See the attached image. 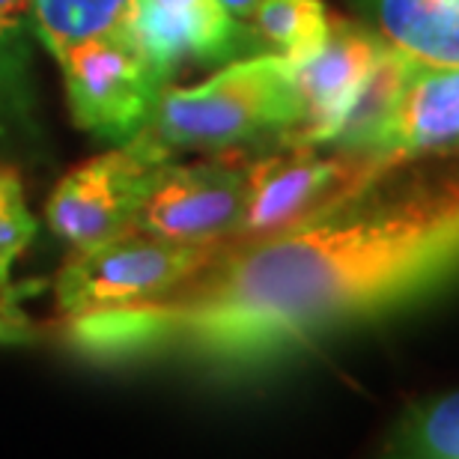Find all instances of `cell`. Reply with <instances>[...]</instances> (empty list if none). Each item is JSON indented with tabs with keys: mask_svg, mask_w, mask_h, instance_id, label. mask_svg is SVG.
I'll return each mask as SVG.
<instances>
[{
	"mask_svg": "<svg viewBox=\"0 0 459 459\" xmlns=\"http://www.w3.org/2000/svg\"><path fill=\"white\" fill-rule=\"evenodd\" d=\"M60 63L75 123L102 141L126 143L141 134L168 87L134 36H102L75 45Z\"/></svg>",
	"mask_w": 459,
	"mask_h": 459,
	"instance_id": "5",
	"label": "cell"
},
{
	"mask_svg": "<svg viewBox=\"0 0 459 459\" xmlns=\"http://www.w3.org/2000/svg\"><path fill=\"white\" fill-rule=\"evenodd\" d=\"M382 51L385 42L376 39L370 30L343 18H332L325 42L307 60L292 66L301 99V119L281 134L287 146L310 150L316 143H332L337 123L343 119L349 102L370 75Z\"/></svg>",
	"mask_w": 459,
	"mask_h": 459,
	"instance_id": "8",
	"label": "cell"
},
{
	"mask_svg": "<svg viewBox=\"0 0 459 459\" xmlns=\"http://www.w3.org/2000/svg\"><path fill=\"white\" fill-rule=\"evenodd\" d=\"M394 152H352L316 159L307 146H292V155L247 164V212L236 242L274 236L283 230L319 221L361 197L385 170L400 164Z\"/></svg>",
	"mask_w": 459,
	"mask_h": 459,
	"instance_id": "4",
	"label": "cell"
},
{
	"mask_svg": "<svg viewBox=\"0 0 459 459\" xmlns=\"http://www.w3.org/2000/svg\"><path fill=\"white\" fill-rule=\"evenodd\" d=\"M301 119L292 63L274 51L230 60L195 87H164L146 123L168 150H224L265 132L283 134Z\"/></svg>",
	"mask_w": 459,
	"mask_h": 459,
	"instance_id": "2",
	"label": "cell"
},
{
	"mask_svg": "<svg viewBox=\"0 0 459 459\" xmlns=\"http://www.w3.org/2000/svg\"><path fill=\"white\" fill-rule=\"evenodd\" d=\"M247 164L161 161L143 182L132 230L177 242H236L247 212Z\"/></svg>",
	"mask_w": 459,
	"mask_h": 459,
	"instance_id": "6",
	"label": "cell"
},
{
	"mask_svg": "<svg viewBox=\"0 0 459 459\" xmlns=\"http://www.w3.org/2000/svg\"><path fill=\"white\" fill-rule=\"evenodd\" d=\"M33 0H0V123L24 114L30 99Z\"/></svg>",
	"mask_w": 459,
	"mask_h": 459,
	"instance_id": "14",
	"label": "cell"
},
{
	"mask_svg": "<svg viewBox=\"0 0 459 459\" xmlns=\"http://www.w3.org/2000/svg\"><path fill=\"white\" fill-rule=\"evenodd\" d=\"M459 272V191L341 212L233 242L159 296L60 319L72 352L105 367L195 364L242 373L388 314Z\"/></svg>",
	"mask_w": 459,
	"mask_h": 459,
	"instance_id": "1",
	"label": "cell"
},
{
	"mask_svg": "<svg viewBox=\"0 0 459 459\" xmlns=\"http://www.w3.org/2000/svg\"><path fill=\"white\" fill-rule=\"evenodd\" d=\"M388 45L424 69H459V0H373Z\"/></svg>",
	"mask_w": 459,
	"mask_h": 459,
	"instance_id": "10",
	"label": "cell"
},
{
	"mask_svg": "<svg viewBox=\"0 0 459 459\" xmlns=\"http://www.w3.org/2000/svg\"><path fill=\"white\" fill-rule=\"evenodd\" d=\"M403 454L459 459V391L418 409L403 427Z\"/></svg>",
	"mask_w": 459,
	"mask_h": 459,
	"instance_id": "15",
	"label": "cell"
},
{
	"mask_svg": "<svg viewBox=\"0 0 459 459\" xmlns=\"http://www.w3.org/2000/svg\"><path fill=\"white\" fill-rule=\"evenodd\" d=\"M459 143V69L418 66L403 99L391 152L415 155Z\"/></svg>",
	"mask_w": 459,
	"mask_h": 459,
	"instance_id": "11",
	"label": "cell"
},
{
	"mask_svg": "<svg viewBox=\"0 0 459 459\" xmlns=\"http://www.w3.org/2000/svg\"><path fill=\"white\" fill-rule=\"evenodd\" d=\"M233 242H177L123 230L105 242L75 247L54 281L60 319L119 307L168 292L206 265H212Z\"/></svg>",
	"mask_w": 459,
	"mask_h": 459,
	"instance_id": "3",
	"label": "cell"
},
{
	"mask_svg": "<svg viewBox=\"0 0 459 459\" xmlns=\"http://www.w3.org/2000/svg\"><path fill=\"white\" fill-rule=\"evenodd\" d=\"M415 69V60H409L403 51L385 45L379 60L373 63L370 75L358 87L343 119L337 123L332 143L352 152H391L394 128H397L403 99H406Z\"/></svg>",
	"mask_w": 459,
	"mask_h": 459,
	"instance_id": "9",
	"label": "cell"
},
{
	"mask_svg": "<svg viewBox=\"0 0 459 459\" xmlns=\"http://www.w3.org/2000/svg\"><path fill=\"white\" fill-rule=\"evenodd\" d=\"M36 337V325L30 316L18 307V299L9 278H0V343H30Z\"/></svg>",
	"mask_w": 459,
	"mask_h": 459,
	"instance_id": "17",
	"label": "cell"
},
{
	"mask_svg": "<svg viewBox=\"0 0 459 459\" xmlns=\"http://www.w3.org/2000/svg\"><path fill=\"white\" fill-rule=\"evenodd\" d=\"M36 221L24 204L22 179L15 170H0V278H9V265L33 242Z\"/></svg>",
	"mask_w": 459,
	"mask_h": 459,
	"instance_id": "16",
	"label": "cell"
},
{
	"mask_svg": "<svg viewBox=\"0 0 459 459\" xmlns=\"http://www.w3.org/2000/svg\"><path fill=\"white\" fill-rule=\"evenodd\" d=\"M150 4L168 9V13H179V15H215V13H224L215 0H150Z\"/></svg>",
	"mask_w": 459,
	"mask_h": 459,
	"instance_id": "18",
	"label": "cell"
},
{
	"mask_svg": "<svg viewBox=\"0 0 459 459\" xmlns=\"http://www.w3.org/2000/svg\"><path fill=\"white\" fill-rule=\"evenodd\" d=\"M332 15L323 0H260L251 18L254 33L292 66L307 60L325 42Z\"/></svg>",
	"mask_w": 459,
	"mask_h": 459,
	"instance_id": "13",
	"label": "cell"
},
{
	"mask_svg": "<svg viewBox=\"0 0 459 459\" xmlns=\"http://www.w3.org/2000/svg\"><path fill=\"white\" fill-rule=\"evenodd\" d=\"M168 159V146L141 132L117 150L69 170L45 206L51 230L72 247H87L132 230L146 177Z\"/></svg>",
	"mask_w": 459,
	"mask_h": 459,
	"instance_id": "7",
	"label": "cell"
},
{
	"mask_svg": "<svg viewBox=\"0 0 459 459\" xmlns=\"http://www.w3.org/2000/svg\"><path fill=\"white\" fill-rule=\"evenodd\" d=\"M218 6L224 9V13H230L236 18V22L242 24H251V18L256 13V6H260V0H215Z\"/></svg>",
	"mask_w": 459,
	"mask_h": 459,
	"instance_id": "19",
	"label": "cell"
},
{
	"mask_svg": "<svg viewBox=\"0 0 459 459\" xmlns=\"http://www.w3.org/2000/svg\"><path fill=\"white\" fill-rule=\"evenodd\" d=\"M137 0H33V33L54 60L102 36H134Z\"/></svg>",
	"mask_w": 459,
	"mask_h": 459,
	"instance_id": "12",
	"label": "cell"
}]
</instances>
